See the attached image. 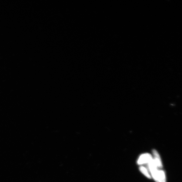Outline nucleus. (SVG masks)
Masks as SVG:
<instances>
[{"label":"nucleus","mask_w":182,"mask_h":182,"mask_svg":"<svg viewBox=\"0 0 182 182\" xmlns=\"http://www.w3.org/2000/svg\"><path fill=\"white\" fill-rule=\"evenodd\" d=\"M148 166L152 177L156 182H166L165 172L163 170H158L153 158L148 164Z\"/></svg>","instance_id":"1"},{"label":"nucleus","mask_w":182,"mask_h":182,"mask_svg":"<svg viewBox=\"0 0 182 182\" xmlns=\"http://www.w3.org/2000/svg\"><path fill=\"white\" fill-rule=\"evenodd\" d=\"M153 158L152 156L149 153H144L140 156L138 159L137 163L139 165L148 164L152 160Z\"/></svg>","instance_id":"2"},{"label":"nucleus","mask_w":182,"mask_h":182,"mask_svg":"<svg viewBox=\"0 0 182 182\" xmlns=\"http://www.w3.org/2000/svg\"><path fill=\"white\" fill-rule=\"evenodd\" d=\"M152 153L153 155V159L158 169L162 168L163 167L162 164L161 158L158 153L155 150H153Z\"/></svg>","instance_id":"3"},{"label":"nucleus","mask_w":182,"mask_h":182,"mask_svg":"<svg viewBox=\"0 0 182 182\" xmlns=\"http://www.w3.org/2000/svg\"><path fill=\"white\" fill-rule=\"evenodd\" d=\"M139 170H140L141 172L143 173V174L145 176H146L148 178L150 179L151 178V176L148 170L146 167H145L143 166H141L139 167Z\"/></svg>","instance_id":"4"}]
</instances>
